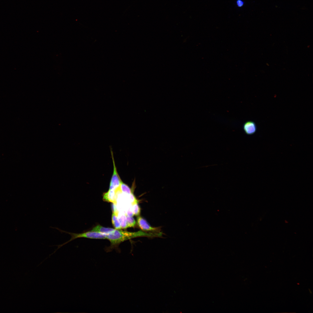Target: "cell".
Wrapping results in <instances>:
<instances>
[{"label": "cell", "instance_id": "5", "mask_svg": "<svg viewBox=\"0 0 313 313\" xmlns=\"http://www.w3.org/2000/svg\"><path fill=\"white\" fill-rule=\"evenodd\" d=\"M117 190H109L108 191L103 193V200L109 202L116 204L117 203Z\"/></svg>", "mask_w": 313, "mask_h": 313}, {"label": "cell", "instance_id": "6", "mask_svg": "<svg viewBox=\"0 0 313 313\" xmlns=\"http://www.w3.org/2000/svg\"><path fill=\"white\" fill-rule=\"evenodd\" d=\"M243 130L246 134L250 135L254 134L257 130L255 123L252 121H248L245 123L243 126Z\"/></svg>", "mask_w": 313, "mask_h": 313}, {"label": "cell", "instance_id": "9", "mask_svg": "<svg viewBox=\"0 0 313 313\" xmlns=\"http://www.w3.org/2000/svg\"><path fill=\"white\" fill-rule=\"evenodd\" d=\"M119 188L121 192L126 194H130L133 193L132 190L123 182L121 184Z\"/></svg>", "mask_w": 313, "mask_h": 313}, {"label": "cell", "instance_id": "2", "mask_svg": "<svg viewBox=\"0 0 313 313\" xmlns=\"http://www.w3.org/2000/svg\"><path fill=\"white\" fill-rule=\"evenodd\" d=\"M51 227L52 228H55L57 230L61 233H64L69 234L70 235L71 238L69 240L66 241L64 243L60 245H55L57 246V249L53 253L50 254L49 256H50L51 255L55 253L57 250L62 246L73 240L78 238H84L89 239H106V234L91 231L84 232L81 233H75L62 230L57 227Z\"/></svg>", "mask_w": 313, "mask_h": 313}, {"label": "cell", "instance_id": "3", "mask_svg": "<svg viewBox=\"0 0 313 313\" xmlns=\"http://www.w3.org/2000/svg\"><path fill=\"white\" fill-rule=\"evenodd\" d=\"M111 152L113 165V172L110 182L109 190H115L119 188L122 181L117 172L114 160L113 152L111 150Z\"/></svg>", "mask_w": 313, "mask_h": 313}, {"label": "cell", "instance_id": "10", "mask_svg": "<svg viewBox=\"0 0 313 313\" xmlns=\"http://www.w3.org/2000/svg\"><path fill=\"white\" fill-rule=\"evenodd\" d=\"M118 217L121 224V228L125 229L128 228L126 215L123 213H119Z\"/></svg>", "mask_w": 313, "mask_h": 313}, {"label": "cell", "instance_id": "8", "mask_svg": "<svg viewBox=\"0 0 313 313\" xmlns=\"http://www.w3.org/2000/svg\"><path fill=\"white\" fill-rule=\"evenodd\" d=\"M118 213L113 212L112 216V221L113 225L116 229L120 230L121 228L118 217Z\"/></svg>", "mask_w": 313, "mask_h": 313}, {"label": "cell", "instance_id": "1", "mask_svg": "<svg viewBox=\"0 0 313 313\" xmlns=\"http://www.w3.org/2000/svg\"><path fill=\"white\" fill-rule=\"evenodd\" d=\"M147 235L141 231L131 232L115 229L112 232L106 234V239L110 241L112 245H114L125 241Z\"/></svg>", "mask_w": 313, "mask_h": 313}, {"label": "cell", "instance_id": "12", "mask_svg": "<svg viewBox=\"0 0 313 313\" xmlns=\"http://www.w3.org/2000/svg\"><path fill=\"white\" fill-rule=\"evenodd\" d=\"M132 209L134 215L136 216H139L141 212V209L138 203H134L132 205Z\"/></svg>", "mask_w": 313, "mask_h": 313}, {"label": "cell", "instance_id": "13", "mask_svg": "<svg viewBox=\"0 0 313 313\" xmlns=\"http://www.w3.org/2000/svg\"><path fill=\"white\" fill-rule=\"evenodd\" d=\"M126 216L132 217L134 215L132 211V208H129L128 210L126 212Z\"/></svg>", "mask_w": 313, "mask_h": 313}, {"label": "cell", "instance_id": "11", "mask_svg": "<svg viewBox=\"0 0 313 313\" xmlns=\"http://www.w3.org/2000/svg\"><path fill=\"white\" fill-rule=\"evenodd\" d=\"M126 218L128 228L135 227L136 225V222L134 218L132 217L126 215Z\"/></svg>", "mask_w": 313, "mask_h": 313}, {"label": "cell", "instance_id": "7", "mask_svg": "<svg viewBox=\"0 0 313 313\" xmlns=\"http://www.w3.org/2000/svg\"><path fill=\"white\" fill-rule=\"evenodd\" d=\"M115 230L113 228H105L98 225L93 228L91 231L107 234L112 232Z\"/></svg>", "mask_w": 313, "mask_h": 313}, {"label": "cell", "instance_id": "4", "mask_svg": "<svg viewBox=\"0 0 313 313\" xmlns=\"http://www.w3.org/2000/svg\"><path fill=\"white\" fill-rule=\"evenodd\" d=\"M137 222L139 227L143 231L156 232L160 231L159 228L151 226L147 221L141 216H139L137 217Z\"/></svg>", "mask_w": 313, "mask_h": 313}, {"label": "cell", "instance_id": "14", "mask_svg": "<svg viewBox=\"0 0 313 313\" xmlns=\"http://www.w3.org/2000/svg\"><path fill=\"white\" fill-rule=\"evenodd\" d=\"M236 4L239 7H241L244 4V2L242 0H237L236 1Z\"/></svg>", "mask_w": 313, "mask_h": 313}]
</instances>
